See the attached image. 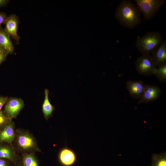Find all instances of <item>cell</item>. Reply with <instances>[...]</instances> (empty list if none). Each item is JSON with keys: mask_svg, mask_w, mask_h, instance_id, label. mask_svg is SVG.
<instances>
[{"mask_svg": "<svg viewBox=\"0 0 166 166\" xmlns=\"http://www.w3.org/2000/svg\"><path fill=\"white\" fill-rule=\"evenodd\" d=\"M115 15L120 24L129 29L134 28L141 22L139 10L130 0L122 1L116 8Z\"/></svg>", "mask_w": 166, "mask_h": 166, "instance_id": "6da1fadb", "label": "cell"}, {"mask_svg": "<svg viewBox=\"0 0 166 166\" xmlns=\"http://www.w3.org/2000/svg\"><path fill=\"white\" fill-rule=\"evenodd\" d=\"M161 34L158 32H149L138 38L135 46L142 54H151L163 41Z\"/></svg>", "mask_w": 166, "mask_h": 166, "instance_id": "7a4b0ae2", "label": "cell"}, {"mask_svg": "<svg viewBox=\"0 0 166 166\" xmlns=\"http://www.w3.org/2000/svg\"><path fill=\"white\" fill-rule=\"evenodd\" d=\"M14 141L18 149L24 153L41 151L36 139L28 131L17 129Z\"/></svg>", "mask_w": 166, "mask_h": 166, "instance_id": "3957f363", "label": "cell"}, {"mask_svg": "<svg viewBox=\"0 0 166 166\" xmlns=\"http://www.w3.org/2000/svg\"><path fill=\"white\" fill-rule=\"evenodd\" d=\"M136 6L145 19H150L165 2L164 0H135Z\"/></svg>", "mask_w": 166, "mask_h": 166, "instance_id": "277c9868", "label": "cell"}, {"mask_svg": "<svg viewBox=\"0 0 166 166\" xmlns=\"http://www.w3.org/2000/svg\"><path fill=\"white\" fill-rule=\"evenodd\" d=\"M135 63L138 73L146 76L153 74L156 68L150 54H142L137 58Z\"/></svg>", "mask_w": 166, "mask_h": 166, "instance_id": "5b68a950", "label": "cell"}, {"mask_svg": "<svg viewBox=\"0 0 166 166\" xmlns=\"http://www.w3.org/2000/svg\"><path fill=\"white\" fill-rule=\"evenodd\" d=\"M24 106V101L22 99L10 97L5 104L3 111L7 117L12 120L17 117Z\"/></svg>", "mask_w": 166, "mask_h": 166, "instance_id": "8992f818", "label": "cell"}, {"mask_svg": "<svg viewBox=\"0 0 166 166\" xmlns=\"http://www.w3.org/2000/svg\"><path fill=\"white\" fill-rule=\"evenodd\" d=\"M161 92L160 89L156 85H145L144 93L139 99L138 104L147 103L157 99L160 97Z\"/></svg>", "mask_w": 166, "mask_h": 166, "instance_id": "52a82bcc", "label": "cell"}, {"mask_svg": "<svg viewBox=\"0 0 166 166\" xmlns=\"http://www.w3.org/2000/svg\"><path fill=\"white\" fill-rule=\"evenodd\" d=\"M58 160L61 166H73L76 162L77 156L73 150L65 147L59 151Z\"/></svg>", "mask_w": 166, "mask_h": 166, "instance_id": "ba28073f", "label": "cell"}, {"mask_svg": "<svg viewBox=\"0 0 166 166\" xmlns=\"http://www.w3.org/2000/svg\"><path fill=\"white\" fill-rule=\"evenodd\" d=\"M18 22V17L15 14H10L8 16L5 28L10 37L14 39L17 44L19 43L21 38L17 34Z\"/></svg>", "mask_w": 166, "mask_h": 166, "instance_id": "9c48e42d", "label": "cell"}, {"mask_svg": "<svg viewBox=\"0 0 166 166\" xmlns=\"http://www.w3.org/2000/svg\"><path fill=\"white\" fill-rule=\"evenodd\" d=\"M145 85L142 80H129L126 84V87L130 95L133 98L140 99L144 93Z\"/></svg>", "mask_w": 166, "mask_h": 166, "instance_id": "30bf717a", "label": "cell"}, {"mask_svg": "<svg viewBox=\"0 0 166 166\" xmlns=\"http://www.w3.org/2000/svg\"><path fill=\"white\" fill-rule=\"evenodd\" d=\"M15 131L14 122L12 121L7 124L0 132V143H10L14 141Z\"/></svg>", "mask_w": 166, "mask_h": 166, "instance_id": "8fae6325", "label": "cell"}, {"mask_svg": "<svg viewBox=\"0 0 166 166\" xmlns=\"http://www.w3.org/2000/svg\"><path fill=\"white\" fill-rule=\"evenodd\" d=\"M151 55L156 66L166 64V41L163 40Z\"/></svg>", "mask_w": 166, "mask_h": 166, "instance_id": "7c38bea8", "label": "cell"}, {"mask_svg": "<svg viewBox=\"0 0 166 166\" xmlns=\"http://www.w3.org/2000/svg\"><path fill=\"white\" fill-rule=\"evenodd\" d=\"M0 158L7 160L14 164L20 162L13 148L6 144H0Z\"/></svg>", "mask_w": 166, "mask_h": 166, "instance_id": "4fadbf2b", "label": "cell"}, {"mask_svg": "<svg viewBox=\"0 0 166 166\" xmlns=\"http://www.w3.org/2000/svg\"><path fill=\"white\" fill-rule=\"evenodd\" d=\"M10 37L5 29L0 26V45L8 54H13L14 47Z\"/></svg>", "mask_w": 166, "mask_h": 166, "instance_id": "5bb4252c", "label": "cell"}, {"mask_svg": "<svg viewBox=\"0 0 166 166\" xmlns=\"http://www.w3.org/2000/svg\"><path fill=\"white\" fill-rule=\"evenodd\" d=\"M49 91L47 89L44 90L45 98L42 105V111L44 118L47 120L53 114L54 107L50 103L49 98Z\"/></svg>", "mask_w": 166, "mask_h": 166, "instance_id": "9a60e30c", "label": "cell"}, {"mask_svg": "<svg viewBox=\"0 0 166 166\" xmlns=\"http://www.w3.org/2000/svg\"><path fill=\"white\" fill-rule=\"evenodd\" d=\"M20 163L22 166H39L38 160L33 152L23 153Z\"/></svg>", "mask_w": 166, "mask_h": 166, "instance_id": "2e32d148", "label": "cell"}, {"mask_svg": "<svg viewBox=\"0 0 166 166\" xmlns=\"http://www.w3.org/2000/svg\"><path fill=\"white\" fill-rule=\"evenodd\" d=\"M152 161L151 166H166V152L153 154Z\"/></svg>", "mask_w": 166, "mask_h": 166, "instance_id": "e0dca14e", "label": "cell"}, {"mask_svg": "<svg viewBox=\"0 0 166 166\" xmlns=\"http://www.w3.org/2000/svg\"><path fill=\"white\" fill-rule=\"evenodd\" d=\"M161 82H166V64L162 65L156 68L154 74Z\"/></svg>", "mask_w": 166, "mask_h": 166, "instance_id": "ac0fdd59", "label": "cell"}, {"mask_svg": "<svg viewBox=\"0 0 166 166\" xmlns=\"http://www.w3.org/2000/svg\"><path fill=\"white\" fill-rule=\"evenodd\" d=\"M12 120L7 117L4 113L3 111H0V130Z\"/></svg>", "mask_w": 166, "mask_h": 166, "instance_id": "d6986e66", "label": "cell"}, {"mask_svg": "<svg viewBox=\"0 0 166 166\" xmlns=\"http://www.w3.org/2000/svg\"><path fill=\"white\" fill-rule=\"evenodd\" d=\"M9 99L7 97L0 96V111L1 110L3 106L6 104Z\"/></svg>", "mask_w": 166, "mask_h": 166, "instance_id": "ffe728a7", "label": "cell"}, {"mask_svg": "<svg viewBox=\"0 0 166 166\" xmlns=\"http://www.w3.org/2000/svg\"><path fill=\"white\" fill-rule=\"evenodd\" d=\"M8 16L5 13L0 12V26L2 24H5Z\"/></svg>", "mask_w": 166, "mask_h": 166, "instance_id": "44dd1931", "label": "cell"}, {"mask_svg": "<svg viewBox=\"0 0 166 166\" xmlns=\"http://www.w3.org/2000/svg\"><path fill=\"white\" fill-rule=\"evenodd\" d=\"M9 162L7 160L0 158V166H10Z\"/></svg>", "mask_w": 166, "mask_h": 166, "instance_id": "7402d4cb", "label": "cell"}, {"mask_svg": "<svg viewBox=\"0 0 166 166\" xmlns=\"http://www.w3.org/2000/svg\"><path fill=\"white\" fill-rule=\"evenodd\" d=\"M8 54L6 51L0 53V64L5 60Z\"/></svg>", "mask_w": 166, "mask_h": 166, "instance_id": "603a6c76", "label": "cell"}, {"mask_svg": "<svg viewBox=\"0 0 166 166\" xmlns=\"http://www.w3.org/2000/svg\"><path fill=\"white\" fill-rule=\"evenodd\" d=\"M8 2V0H0V7L6 6Z\"/></svg>", "mask_w": 166, "mask_h": 166, "instance_id": "cb8c5ba5", "label": "cell"}, {"mask_svg": "<svg viewBox=\"0 0 166 166\" xmlns=\"http://www.w3.org/2000/svg\"><path fill=\"white\" fill-rule=\"evenodd\" d=\"M5 51H6L4 50V49L0 45V53Z\"/></svg>", "mask_w": 166, "mask_h": 166, "instance_id": "d4e9b609", "label": "cell"}, {"mask_svg": "<svg viewBox=\"0 0 166 166\" xmlns=\"http://www.w3.org/2000/svg\"><path fill=\"white\" fill-rule=\"evenodd\" d=\"M13 166H22L20 163H19L17 164H14Z\"/></svg>", "mask_w": 166, "mask_h": 166, "instance_id": "484cf974", "label": "cell"}, {"mask_svg": "<svg viewBox=\"0 0 166 166\" xmlns=\"http://www.w3.org/2000/svg\"><path fill=\"white\" fill-rule=\"evenodd\" d=\"M0 131H1V130H0Z\"/></svg>", "mask_w": 166, "mask_h": 166, "instance_id": "4316f807", "label": "cell"}]
</instances>
